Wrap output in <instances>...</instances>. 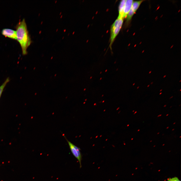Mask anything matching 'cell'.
Listing matches in <instances>:
<instances>
[{
	"instance_id": "6",
	"label": "cell",
	"mask_w": 181,
	"mask_h": 181,
	"mask_svg": "<svg viewBox=\"0 0 181 181\" xmlns=\"http://www.w3.org/2000/svg\"><path fill=\"white\" fill-rule=\"evenodd\" d=\"M66 140L68 143L69 144L70 148V149L71 151L73 154L74 156L78 160L79 162V156L78 155V154L77 152L74 148V145L73 144L71 143V142L68 141L65 137L64 136Z\"/></svg>"
},
{
	"instance_id": "32",
	"label": "cell",
	"mask_w": 181,
	"mask_h": 181,
	"mask_svg": "<svg viewBox=\"0 0 181 181\" xmlns=\"http://www.w3.org/2000/svg\"><path fill=\"white\" fill-rule=\"evenodd\" d=\"M181 136H180V137L179 138H181Z\"/></svg>"
},
{
	"instance_id": "23",
	"label": "cell",
	"mask_w": 181,
	"mask_h": 181,
	"mask_svg": "<svg viewBox=\"0 0 181 181\" xmlns=\"http://www.w3.org/2000/svg\"><path fill=\"white\" fill-rule=\"evenodd\" d=\"M140 130V129H139L137 131H139Z\"/></svg>"
},
{
	"instance_id": "5",
	"label": "cell",
	"mask_w": 181,
	"mask_h": 181,
	"mask_svg": "<svg viewBox=\"0 0 181 181\" xmlns=\"http://www.w3.org/2000/svg\"><path fill=\"white\" fill-rule=\"evenodd\" d=\"M133 1L132 0H126L123 11L122 18L126 17L131 8Z\"/></svg>"
},
{
	"instance_id": "1",
	"label": "cell",
	"mask_w": 181,
	"mask_h": 181,
	"mask_svg": "<svg viewBox=\"0 0 181 181\" xmlns=\"http://www.w3.org/2000/svg\"><path fill=\"white\" fill-rule=\"evenodd\" d=\"M16 29L17 40L21 47L22 54L26 55L27 53V49L30 45L31 41L24 19L18 23Z\"/></svg>"
},
{
	"instance_id": "13",
	"label": "cell",
	"mask_w": 181,
	"mask_h": 181,
	"mask_svg": "<svg viewBox=\"0 0 181 181\" xmlns=\"http://www.w3.org/2000/svg\"><path fill=\"white\" fill-rule=\"evenodd\" d=\"M173 97V96H172V97H171L169 99H171V98H172Z\"/></svg>"
},
{
	"instance_id": "4",
	"label": "cell",
	"mask_w": 181,
	"mask_h": 181,
	"mask_svg": "<svg viewBox=\"0 0 181 181\" xmlns=\"http://www.w3.org/2000/svg\"><path fill=\"white\" fill-rule=\"evenodd\" d=\"M2 33L6 37L17 40L16 31L9 28H4L2 30Z\"/></svg>"
},
{
	"instance_id": "2",
	"label": "cell",
	"mask_w": 181,
	"mask_h": 181,
	"mask_svg": "<svg viewBox=\"0 0 181 181\" xmlns=\"http://www.w3.org/2000/svg\"><path fill=\"white\" fill-rule=\"evenodd\" d=\"M123 19L117 18L112 25L111 29L110 42V47L111 49L115 39L117 36L122 26Z\"/></svg>"
},
{
	"instance_id": "37",
	"label": "cell",
	"mask_w": 181,
	"mask_h": 181,
	"mask_svg": "<svg viewBox=\"0 0 181 181\" xmlns=\"http://www.w3.org/2000/svg\"><path fill=\"white\" fill-rule=\"evenodd\" d=\"M164 134H162V135H164Z\"/></svg>"
},
{
	"instance_id": "16",
	"label": "cell",
	"mask_w": 181,
	"mask_h": 181,
	"mask_svg": "<svg viewBox=\"0 0 181 181\" xmlns=\"http://www.w3.org/2000/svg\"><path fill=\"white\" fill-rule=\"evenodd\" d=\"M149 86H150V85L149 84V85H148L147 86V87H149Z\"/></svg>"
},
{
	"instance_id": "33",
	"label": "cell",
	"mask_w": 181,
	"mask_h": 181,
	"mask_svg": "<svg viewBox=\"0 0 181 181\" xmlns=\"http://www.w3.org/2000/svg\"><path fill=\"white\" fill-rule=\"evenodd\" d=\"M180 81H181V80H180V81H179V82H180Z\"/></svg>"
},
{
	"instance_id": "35",
	"label": "cell",
	"mask_w": 181,
	"mask_h": 181,
	"mask_svg": "<svg viewBox=\"0 0 181 181\" xmlns=\"http://www.w3.org/2000/svg\"><path fill=\"white\" fill-rule=\"evenodd\" d=\"M133 138H132V139H131V140H133Z\"/></svg>"
},
{
	"instance_id": "3",
	"label": "cell",
	"mask_w": 181,
	"mask_h": 181,
	"mask_svg": "<svg viewBox=\"0 0 181 181\" xmlns=\"http://www.w3.org/2000/svg\"><path fill=\"white\" fill-rule=\"evenodd\" d=\"M143 1L141 0L133 2L130 9L126 17V23L128 22L131 20L133 16Z\"/></svg>"
},
{
	"instance_id": "26",
	"label": "cell",
	"mask_w": 181,
	"mask_h": 181,
	"mask_svg": "<svg viewBox=\"0 0 181 181\" xmlns=\"http://www.w3.org/2000/svg\"><path fill=\"white\" fill-rule=\"evenodd\" d=\"M174 130V129H173L172 130V131H173Z\"/></svg>"
},
{
	"instance_id": "10",
	"label": "cell",
	"mask_w": 181,
	"mask_h": 181,
	"mask_svg": "<svg viewBox=\"0 0 181 181\" xmlns=\"http://www.w3.org/2000/svg\"><path fill=\"white\" fill-rule=\"evenodd\" d=\"M162 115V114H160L157 117H159L161 116Z\"/></svg>"
},
{
	"instance_id": "14",
	"label": "cell",
	"mask_w": 181,
	"mask_h": 181,
	"mask_svg": "<svg viewBox=\"0 0 181 181\" xmlns=\"http://www.w3.org/2000/svg\"><path fill=\"white\" fill-rule=\"evenodd\" d=\"M166 105H165L164 106V107H166Z\"/></svg>"
},
{
	"instance_id": "36",
	"label": "cell",
	"mask_w": 181,
	"mask_h": 181,
	"mask_svg": "<svg viewBox=\"0 0 181 181\" xmlns=\"http://www.w3.org/2000/svg\"><path fill=\"white\" fill-rule=\"evenodd\" d=\"M180 91H181V89H180Z\"/></svg>"
},
{
	"instance_id": "18",
	"label": "cell",
	"mask_w": 181,
	"mask_h": 181,
	"mask_svg": "<svg viewBox=\"0 0 181 181\" xmlns=\"http://www.w3.org/2000/svg\"><path fill=\"white\" fill-rule=\"evenodd\" d=\"M162 92L160 93L159 94V95H161V94H162Z\"/></svg>"
},
{
	"instance_id": "28",
	"label": "cell",
	"mask_w": 181,
	"mask_h": 181,
	"mask_svg": "<svg viewBox=\"0 0 181 181\" xmlns=\"http://www.w3.org/2000/svg\"><path fill=\"white\" fill-rule=\"evenodd\" d=\"M180 105H181L180 104V105H179V106H180Z\"/></svg>"
},
{
	"instance_id": "11",
	"label": "cell",
	"mask_w": 181,
	"mask_h": 181,
	"mask_svg": "<svg viewBox=\"0 0 181 181\" xmlns=\"http://www.w3.org/2000/svg\"><path fill=\"white\" fill-rule=\"evenodd\" d=\"M137 111H135V112L134 113V114H135L136 113H137Z\"/></svg>"
},
{
	"instance_id": "8",
	"label": "cell",
	"mask_w": 181,
	"mask_h": 181,
	"mask_svg": "<svg viewBox=\"0 0 181 181\" xmlns=\"http://www.w3.org/2000/svg\"><path fill=\"white\" fill-rule=\"evenodd\" d=\"M10 80V78L9 77H8L4 83L0 86V98L5 87L7 83L9 82Z\"/></svg>"
},
{
	"instance_id": "21",
	"label": "cell",
	"mask_w": 181,
	"mask_h": 181,
	"mask_svg": "<svg viewBox=\"0 0 181 181\" xmlns=\"http://www.w3.org/2000/svg\"><path fill=\"white\" fill-rule=\"evenodd\" d=\"M139 86L137 88L138 89L139 88Z\"/></svg>"
},
{
	"instance_id": "17",
	"label": "cell",
	"mask_w": 181,
	"mask_h": 181,
	"mask_svg": "<svg viewBox=\"0 0 181 181\" xmlns=\"http://www.w3.org/2000/svg\"><path fill=\"white\" fill-rule=\"evenodd\" d=\"M153 83V82H152L151 83V84H152Z\"/></svg>"
},
{
	"instance_id": "9",
	"label": "cell",
	"mask_w": 181,
	"mask_h": 181,
	"mask_svg": "<svg viewBox=\"0 0 181 181\" xmlns=\"http://www.w3.org/2000/svg\"><path fill=\"white\" fill-rule=\"evenodd\" d=\"M166 181H180L177 177H175L168 179Z\"/></svg>"
},
{
	"instance_id": "19",
	"label": "cell",
	"mask_w": 181,
	"mask_h": 181,
	"mask_svg": "<svg viewBox=\"0 0 181 181\" xmlns=\"http://www.w3.org/2000/svg\"><path fill=\"white\" fill-rule=\"evenodd\" d=\"M169 128V127H166V129H168Z\"/></svg>"
},
{
	"instance_id": "7",
	"label": "cell",
	"mask_w": 181,
	"mask_h": 181,
	"mask_svg": "<svg viewBox=\"0 0 181 181\" xmlns=\"http://www.w3.org/2000/svg\"><path fill=\"white\" fill-rule=\"evenodd\" d=\"M126 2V0L121 1L119 7V15L118 18H122V15L123 9Z\"/></svg>"
},
{
	"instance_id": "20",
	"label": "cell",
	"mask_w": 181,
	"mask_h": 181,
	"mask_svg": "<svg viewBox=\"0 0 181 181\" xmlns=\"http://www.w3.org/2000/svg\"><path fill=\"white\" fill-rule=\"evenodd\" d=\"M168 115H169L168 114H167L166 115V116H168Z\"/></svg>"
},
{
	"instance_id": "15",
	"label": "cell",
	"mask_w": 181,
	"mask_h": 181,
	"mask_svg": "<svg viewBox=\"0 0 181 181\" xmlns=\"http://www.w3.org/2000/svg\"><path fill=\"white\" fill-rule=\"evenodd\" d=\"M151 72V71H150L149 72V74H150Z\"/></svg>"
},
{
	"instance_id": "30",
	"label": "cell",
	"mask_w": 181,
	"mask_h": 181,
	"mask_svg": "<svg viewBox=\"0 0 181 181\" xmlns=\"http://www.w3.org/2000/svg\"><path fill=\"white\" fill-rule=\"evenodd\" d=\"M152 142V141H150V142Z\"/></svg>"
},
{
	"instance_id": "29",
	"label": "cell",
	"mask_w": 181,
	"mask_h": 181,
	"mask_svg": "<svg viewBox=\"0 0 181 181\" xmlns=\"http://www.w3.org/2000/svg\"><path fill=\"white\" fill-rule=\"evenodd\" d=\"M171 107H172V106H171L170 107V108H171Z\"/></svg>"
},
{
	"instance_id": "34",
	"label": "cell",
	"mask_w": 181,
	"mask_h": 181,
	"mask_svg": "<svg viewBox=\"0 0 181 181\" xmlns=\"http://www.w3.org/2000/svg\"><path fill=\"white\" fill-rule=\"evenodd\" d=\"M134 111V110H133L132 112H133Z\"/></svg>"
},
{
	"instance_id": "24",
	"label": "cell",
	"mask_w": 181,
	"mask_h": 181,
	"mask_svg": "<svg viewBox=\"0 0 181 181\" xmlns=\"http://www.w3.org/2000/svg\"><path fill=\"white\" fill-rule=\"evenodd\" d=\"M135 84V83H134L133 84V85H134Z\"/></svg>"
},
{
	"instance_id": "25",
	"label": "cell",
	"mask_w": 181,
	"mask_h": 181,
	"mask_svg": "<svg viewBox=\"0 0 181 181\" xmlns=\"http://www.w3.org/2000/svg\"><path fill=\"white\" fill-rule=\"evenodd\" d=\"M175 122H174V123H173V124H175Z\"/></svg>"
},
{
	"instance_id": "27",
	"label": "cell",
	"mask_w": 181,
	"mask_h": 181,
	"mask_svg": "<svg viewBox=\"0 0 181 181\" xmlns=\"http://www.w3.org/2000/svg\"><path fill=\"white\" fill-rule=\"evenodd\" d=\"M159 132H158V133H157V134H159Z\"/></svg>"
},
{
	"instance_id": "22",
	"label": "cell",
	"mask_w": 181,
	"mask_h": 181,
	"mask_svg": "<svg viewBox=\"0 0 181 181\" xmlns=\"http://www.w3.org/2000/svg\"><path fill=\"white\" fill-rule=\"evenodd\" d=\"M162 90V89H161V90H160V92H161V91Z\"/></svg>"
},
{
	"instance_id": "31",
	"label": "cell",
	"mask_w": 181,
	"mask_h": 181,
	"mask_svg": "<svg viewBox=\"0 0 181 181\" xmlns=\"http://www.w3.org/2000/svg\"><path fill=\"white\" fill-rule=\"evenodd\" d=\"M164 145H165V144H163V146Z\"/></svg>"
},
{
	"instance_id": "38",
	"label": "cell",
	"mask_w": 181,
	"mask_h": 181,
	"mask_svg": "<svg viewBox=\"0 0 181 181\" xmlns=\"http://www.w3.org/2000/svg\"><path fill=\"white\" fill-rule=\"evenodd\" d=\"M155 146H154V147H155Z\"/></svg>"
},
{
	"instance_id": "12",
	"label": "cell",
	"mask_w": 181,
	"mask_h": 181,
	"mask_svg": "<svg viewBox=\"0 0 181 181\" xmlns=\"http://www.w3.org/2000/svg\"><path fill=\"white\" fill-rule=\"evenodd\" d=\"M166 75H165L163 77V78H165V77H166Z\"/></svg>"
}]
</instances>
